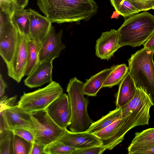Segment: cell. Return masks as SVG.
Listing matches in <instances>:
<instances>
[{
  "mask_svg": "<svg viewBox=\"0 0 154 154\" xmlns=\"http://www.w3.org/2000/svg\"><path fill=\"white\" fill-rule=\"evenodd\" d=\"M40 10L52 23L88 21L98 12L94 0H37Z\"/></svg>",
  "mask_w": 154,
  "mask_h": 154,
  "instance_id": "cell-1",
  "label": "cell"
},
{
  "mask_svg": "<svg viewBox=\"0 0 154 154\" xmlns=\"http://www.w3.org/2000/svg\"><path fill=\"white\" fill-rule=\"evenodd\" d=\"M117 30L120 47H139L154 32V16L147 12L134 14L126 19Z\"/></svg>",
  "mask_w": 154,
  "mask_h": 154,
  "instance_id": "cell-2",
  "label": "cell"
},
{
  "mask_svg": "<svg viewBox=\"0 0 154 154\" xmlns=\"http://www.w3.org/2000/svg\"><path fill=\"white\" fill-rule=\"evenodd\" d=\"M154 54L143 48L132 54L128 60L129 72L137 88L149 96L154 106Z\"/></svg>",
  "mask_w": 154,
  "mask_h": 154,
  "instance_id": "cell-3",
  "label": "cell"
},
{
  "mask_svg": "<svg viewBox=\"0 0 154 154\" xmlns=\"http://www.w3.org/2000/svg\"><path fill=\"white\" fill-rule=\"evenodd\" d=\"M83 85L82 82L74 77L69 80L66 88L72 112L69 129L72 132L86 131L93 122L88 114V101L84 95Z\"/></svg>",
  "mask_w": 154,
  "mask_h": 154,
  "instance_id": "cell-4",
  "label": "cell"
},
{
  "mask_svg": "<svg viewBox=\"0 0 154 154\" xmlns=\"http://www.w3.org/2000/svg\"><path fill=\"white\" fill-rule=\"evenodd\" d=\"M63 93V89L61 85L53 81L43 88L31 92H24L18 102V106L28 113L45 109Z\"/></svg>",
  "mask_w": 154,
  "mask_h": 154,
  "instance_id": "cell-5",
  "label": "cell"
},
{
  "mask_svg": "<svg viewBox=\"0 0 154 154\" xmlns=\"http://www.w3.org/2000/svg\"><path fill=\"white\" fill-rule=\"evenodd\" d=\"M30 113L35 128V141L45 146L57 141L67 130L58 125L45 109Z\"/></svg>",
  "mask_w": 154,
  "mask_h": 154,
  "instance_id": "cell-6",
  "label": "cell"
},
{
  "mask_svg": "<svg viewBox=\"0 0 154 154\" xmlns=\"http://www.w3.org/2000/svg\"><path fill=\"white\" fill-rule=\"evenodd\" d=\"M19 31L10 17L0 10V54L8 64L11 61L16 50Z\"/></svg>",
  "mask_w": 154,
  "mask_h": 154,
  "instance_id": "cell-7",
  "label": "cell"
},
{
  "mask_svg": "<svg viewBox=\"0 0 154 154\" xmlns=\"http://www.w3.org/2000/svg\"><path fill=\"white\" fill-rule=\"evenodd\" d=\"M29 37L19 31L15 51L10 62L7 64L8 76L17 83L25 76L28 55Z\"/></svg>",
  "mask_w": 154,
  "mask_h": 154,
  "instance_id": "cell-8",
  "label": "cell"
},
{
  "mask_svg": "<svg viewBox=\"0 0 154 154\" xmlns=\"http://www.w3.org/2000/svg\"><path fill=\"white\" fill-rule=\"evenodd\" d=\"M52 120L60 127L67 129L71 122L72 112L68 96L63 93L45 109Z\"/></svg>",
  "mask_w": 154,
  "mask_h": 154,
  "instance_id": "cell-9",
  "label": "cell"
},
{
  "mask_svg": "<svg viewBox=\"0 0 154 154\" xmlns=\"http://www.w3.org/2000/svg\"><path fill=\"white\" fill-rule=\"evenodd\" d=\"M63 31L58 33L52 26L47 36L42 42L38 53L39 63L47 61H53L60 56L61 51L66 48L62 42Z\"/></svg>",
  "mask_w": 154,
  "mask_h": 154,
  "instance_id": "cell-10",
  "label": "cell"
},
{
  "mask_svg": "<svg viewBox=\"0 0 154 154\" xmlns=\"http://www.w3.org/2000/svg\"><path fill=\"white\" fill-rule=\"evenodd\" d=\"M0 114L10 131L17 128L25 129L34 136L35 128L30 113L19 107L18 104L0 112Z\"/></svg>",
  "mask_w": 154,
  "mask_h": 154,
  "instance_id": "cell-11",
  "label": "cell"
},
{
  "mask_svg": "<svg viewBox=\"0 0 154 154\" xmlns=\"http://www.w3.org/2000/svg\"><path fill=\"white\" fill-rule=\"evenodd\" d=\"M28 9L30 18L29 38L38 44H41L50 31L52 23L35 10Z\"/></svg>",
  "mask_w": 154,
  "mask_h": 154,
  "instance_id": "cell-12",
  "label": "cell"
},
{
  "mask_svg": "<svg viewBox=\"0 0 154 154\" xmlns=\"http://www.w3.org/2000/svg\"><path fill=\"white\" fill-rule=\"evenodd\" d=\"M75 149L102 145L101 140L93 134L87 131L74 132L67 129L57 140Z\"/></svg>",
  "mask_w": 154,
  "mask_h": 154,
  "instance_id": "cell-13",
  "label": "cell"
},
{
  "mask_svg": "<svg viewBox=\"0 0 154 154\" xmlns=\"http://www.w3.org/2000/svg\"><path fill=\"white\" fill-rule=\"evenodd\" d=\"M118 30L113 29L102 33L96 41L95 54L101 60H108L120 48Z\"/></svg>",
  "mask_w": 154,
  "mask_h": 154,
  "instance_id": "cell-14",
  "label": "cell"
},
{
  "mask_svg": "<svg viewBox=\"0 0 154 154\" xmlns=\"http://www.w3.org/2000/svg\"><path fill=\"white\" fill-rule=\"evenodd\" d=\"M53 61H47L39 63L35 69L24 80L25 85L32 88L52 82Z\"/></svg>",
  "mask_w": 154,
  "mask_h": 154,
  "instance_id": "cell-15",
  "label": "cell"
},
{
  "mask_svg": "<svg viewBox=\"0 0 154 154\" xmlns=\"http://www.w3.org/2000/svg\"><path fill=\"white\" fill-rule=\"evenodd\" d=\"M137 88L128 71L119 83L118 91L115 94L116 107H121L129 102L134 97Z\"/></svg>",
  "mask_w": 154,
  "mask_h": 154,
  "instance_id": "cell-16",
  "label": "cell"
},
{
  "mask_svg": "<svg viewBox=\"0 0 154 154\" xmlns=\"http://www.w3.org/2000/svg\"><path fill=\"white\" fill-rule=\"evenodd\" d=\"M114 66L106 68L91 76L83 83V91L85 95L96 96Z\"/></svg>",
  "mask_w": 154,
  "mask_h": 154,
  "instance_id": "cell-17",
  "label": "cell"
},
{
  "mask_svg": "<svg viewBox=\"0 0 154 154\" xmlns=\"http://www.w3.org/2000/svg\"><path fill=\"white\" fill-rule=\"evenodd\" d=\"M121 108L116 107L115 110L110 111L99 120L92 123L86 131L93 134L98 132L119 119L121 117Z\"/></svg>",
  "mask_w": 154,
  "mask_h": 154,
  "instance_id": "cell-18",
  "label": "cell"
},
{
  "mask_svg": "<svg viewBox=\"0 0 154 154\" xmlns=\"http://www.w3.org/2000/svg\"><path fill=\"white\" fill-rule=\"evenodd\" d=\"M10 18L18 31L29 37L30 18L28 9H24L18 10L12 15Z\"/></svg>",
  "mask_w": 154,
  "mask_h": 154,
  "instance_id": "cell-19",
  "label": "cell"
},
{
  "mask_svg": "<svg viewBox=\"0 0 154 154\" xmlns=\"http://www.w3.org/2000/svg\"><path fill=\"white\" fill-rule=\"evenodd\" d=\"M41 44H38L29 38L27 62L25 76L29 75L38 65V53Z\"/></svg>",
  "mask_w": 154,
  "mask_h": 154,
  "instance_id": "cell-20",
  "label": "cell"
},
{
  "mask_svg": "<svg viewBox=\"0 0 154 154\" xmlns=\"http://www.w3.org/2000/svg\"><path fill=\"white\" fill-rule=\"evenodd\" d=\"M128 67L125 63L114 66V67L107 77L102 88H111L118 85L128 73Z\"/></svg>",
  "mask_w": 154,
  "mask_h": 154,
  "instance_id": "cell-21",
  "label": "cell"
},
{
  "mask_svg": "<svg viewBox=\"0 0 154 154\" xmlns=\"http://www.w3.org/2000/svg\"><path fill=\"white\" fill-rule=\"evenodd\" d=\"M29 0H0V10L10 17L16 11L24 9Z\"/></svg>",
  "mask_w": 154,
  "mask_h": 154,
  "instance_id": "cell-22",
  "label": "cell"
},
{
  "mask_svg": "<svg viewBox=\"0 0 154 154\" xmlns=\"http://www.w3.org/2000/svg\"><path fill=\"white\" fill-rule=\"evenodd\" d=\"M110 2L116 12L125 18L140 12L126 0H110Z\"/></svg>",
  "mask_w": 154,
  "mask_h": 154,
  "instance_id": "cell-23",
  "label": "cell"
},
{
  "mask_svg": "<svg viewBox=\"0 0 154 154\" xmlns=\"http://www.w3.org/2000/svg\"><path fill=\"white\" fill-rule=\"evenodd\" d=\"M32 145V143L14 134L13 154H30Z\"/></svg>",
  "mask_w": 154,
  "mask_h": 154,
  "instance_id": "cell-24",
  "label": "cell"
},
{
  "mask_svg": "<svg viewBox=\"0 0 154 154\" xmlns=\"http://www.w3.org/2000/svg\"><path fill=\"white\" fill-rule=\"evenodd\" d=\"M75 149L57 141L46 146L44 151L45 154H72Z\"/></svg>",
  "mask_w": 154,
  "mask_h": 154,
  "instance_id": "cell-25",
  "label": "cell"
},
{
  "mask_svg": "<svg viewBox=\"0 0 154 154\" xmlns=\"http://www.w3.org/2000/svg\"><path fill=\"white\" fill-rule=\"evenodd\" d=\"M154 139V128L144 130L140 132H136L130 146H133Z\"/></svg>",
  "mask_w": 154,
  "mask_h": 154,
  "instance_id": "cell-26",
  "label": "cell"
},
{
  "mask_svg": "<svg viewBox=\"0 0 154 154\" xmlns=\"http://www.w3.org/2000/svg\"><path fill=\"white\" fill-rule=\"evenodd\" d=\"M14 134L12 131L0 140V154H13V143Z\"/></svg>",
  "mask_w": 154,
  "mask_h": 154,
  "instance_id": "cell-27",
  "label": "cell"
},
{
  "mask_svg": "<svg viewBox=\"0 0 154 154\" xmlns=\"http://www.w3.org/2000/svg\"><path fill=\"white\" fill-rule=\"evenodd\" d=\"M120 117L111 125L102 130L93 134L99 138L101 141L107 139L110 137L114 131L119 122Z\"/></svg>",
  "mask_w": 154,
  "mask_h": 154,
  "instance_id": "cell-28",
  "label": "cell"
},
{
  "mask_svg": "<svg viewBox=\"0 0 154 154\" xmlns=\"http://www.w3.org/2000/svg\"><path fill=\"white\" fill-rule=\"evenodd\" d=\"M140 12L152 8L153 0H126Z\"/></svg>",
  "mask_w": 154,
  "mask_h": 154,
  "instance_id": "cell-29",
  "label": "cell"
},
{
  "mask_svg": "<svg viewBox=\"0 0 154 154\" xmlns=\"http://www.w3.org/2000/svg\"><path fill=\"white\" fill-rule=\"evenodd\" d=\"M107 149L103 145L95 146L81 149H76L72 154H101Z\"/></svg>",
  "mask_w": 154,
  "mask_h": 154,
  "instance_id": "cell-30",
  "label": "cell"
},
{
  "mask_svg": "<svg viewBox=\"0 0 154 154\" xmlns=\"http://www.w3.org/2000/svg\"><path fill=\"white\" fill-rule=\"evenodd\" d=\"M129 154H154V144L139 147H128Z\"/></svg>",
  "mask_w": 154,
  "mask_h": 154,
  "instance_id": "cell-31",
  "label": "cell"
},
{
  "mask_svg": "<svg viewBox=\"0 0 154 154\" xmlns=\"http://www.w3.org/2000/svg\"><path fill=\"white\" fill-rule=\"evenodd\" d=\"M14 134L17 135L27 141L33 143L35 141L34 135L30 131L25 129L17 128L12 131Z\"/></svg>",
  "mask_w": 154,
  "mask_h": 154,
  "instance_id": "cell-32",
  "label": "cell"
},
{
  "mask_svg": "<svg viewBox=\"0 0 154 154\" xmlns=\"http://www.w3.org/2000/svg\"><path fill=\"white\" fill-rule=\"evenodd\" d=\"M17 95H15L9 99L5 96L0 98V112L9 108L14 105L17 100Z\"/></svg>",
  "mask_w": 154,
  "mask_h": 154,
  "instance_id": "cell-33",
  "label": "cell"
},
{
  "mask_svg": "<svg viewBox=\"0 0 154 154\" xmlns=\"http://www.w3.org/2000/svg\"><path fill=\"white\" fill-rule=\"evenodd\" d=\"M45 146L35 141L32 143L30 154H45L44 149Z\"/></svg>",
  "mask_w": 154,
  "mask_h": 154,
  "instance_id": "cell-34",
  "label": "cell"
},
{
  "mask_svg": "<svg viewBox=\"0 0 154 154\" xmlns=\"http://www.w3.org/2000/svg\"><path fill=\"white\" fill-rule=\"evenodd\" d=\"M143 45V48L152 51L154 54V32Z\"/></svg>",
  "mask_w": 154,
  "mask_h": 154,
  "instance_id": "cell-35",
  "label": "cell"
},
{
  "mask_svg": "<svg viewBox=\"0 0 154 154\" xmlns=\"http://www.w3.org/2000/svg\"><path fill=\"white\" fill-rule=\"evenodd\" d=\"M7 85L4 80L1 74L0 75V97H2L5 94V90Z\"/></svg>",
  "mask_w": 154,
  "mask_h": 154,
  "instance_id": "cell-36",
  "label": "cell"
},
{
  "mask_svg": "<svg viewBox=\"0 0 154 154\" xmlns=\"http://www.w3.org/2000/svg\"><path fill=\"white\" fill-rule=\"evenodd\" d=\"M154 144V139L151 140L143 142L138 144L133 145L129 146L128 147H139L145 146H149Z\"/></svg>",
  "mask_w": 154,
  "mask_h": 154,
  "instance_id": "cell-37",
  "label": "cell"
},
{
  "mask_svg": "<svg viewBox=\"0 0 154 154\" xmlns=\"http://www.w3.org/2000/svg\"><path fill=\"white\" fill-rule=\"evenodd\" d=\"M154 9V0H153L152 5V9Z\"/></svg>",
  "mask_w": 154,
  "mask_h": 154,
  "instance_id": "cell-38",
  "label": "cell"
}]
</instances>
